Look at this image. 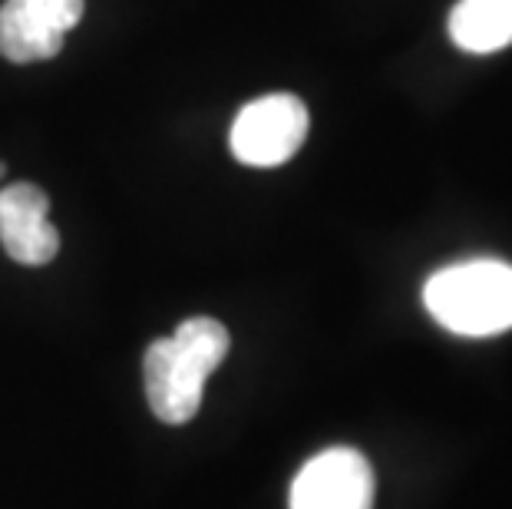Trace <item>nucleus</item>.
Masks as SVG:
<instances>
[{
    "mask_svg": "<svg viewBox=\"0 0 512 509\" xmlns=\"http://www.w3.org/2000/svg\"><path fill=\"white\" fill-rule=\"evenodd\" d=\"M228 331L215 318L182 321L146 351V397L162 424H189L202 407V387L225 361Z\"/></svg>",
    "mask_w": 512,
    "mask_h": 509,
    "instance_id": "obj_1",
    "label": "nucleus"
},
{
    "mask_svg": "<svg viewBox=\"0 0 512 509\" xmlns=\"http://www.w3.org/2000/svg\"><path fill=\"white\" fill-rule=\"evenodd\" d=\"M423 305L446 331L493 338L512 328V265L473 258L440 268L423 288Z\"/></svg>",
    "mask_w": 512,
    "mask_h": 509,
    "instance_id": "obj_2",
    "label": "nucleus"
},
{
    "mask_svg": "<svg viewBox=\"0 0 512 509\" xmlns=\"http://www.w3.org/2000/svg\"><path fill=\"white\" fill-rule=\"evenodd\" d=\"M308 136V110L298 96L271 93L258 96L232 123V153L238 162L255 169H271L288 162Z\"/></svg>",
    "mask_w": 512,
    "mask_h": 509,
    "instance_id": "obj_3",
    "label": "nucleus"
},
{
    "mask_svg": "<svg viewBox=\"0 0 512 509\" xmlns=\"http://www.w3.org/2000/svg\"><path fill=\"white\" fill-rule=\"evenodd\" d=\"M291 509H374V470L364 453L331 447L294 476Z\"/></svg>",
    "mask_w": 512,
    "mask_h": 509,
    "instance_id": "obj_4",
    "label": "nucleus"
},
{
    "mask_svg": "<svg viewBox=\"0 0 512 509\" xmlns=\"http://www.w3.org/2000/svg\"><path fill=\"white\" fill-rule=\"evenodd\" d=\"M80 17L83 0H7L0 7V53L10 63L57 57Z\"/></svg>",
    "mask_w": 512,
    "mask_h": 509,
    "instance_id": "obj_5",
    "label": "nucleus"
},
{
    "mask_svg": "<svg viewBox=\"0 0 512 509\" xmlns=\"http://www.w3.org/2000/svg\"><path fill=\"white\" fill-rule=\"evenodd\" d=\"M50 199L34 182H14L0 189V245L20 265H47L60 252V232L53 229Z\"/></svg>",
    "mask_w": 512,
    "mask_h": 509,
    "instance_id": "obj_6",
    "label": "nucleus"
},
{
    "mask_svg": "<svg viewBox=\"0 0 512 509\" xmlns=\"http://www.w3.org/2000/svg\"><path fill=\"white\" fill-rule=\"evenodd\" d=\"M450 37L466 53H496L512 43V0H460L450 14Z\"/></svg>",
    "mask_w": 512,
    "mask_h": 509,
    "instance_id": "obj_7",
    "label": "nucleus"
},
{
    "mask_svg": "<svg viewBox=\"0 0 512 509\" xmlns=\"http://www.w3.org/2000/svg\"><path fill=\"white\" fill-rule=\"evenodd\" d=\"M4 172H7V169H4V162H0V176H4Z\"/></svg>",
    "mask_w": 512,
    "mask_h": 509,
    "instance_id": "obj_8",
    "label": "nucleus"
}]
</instances>
